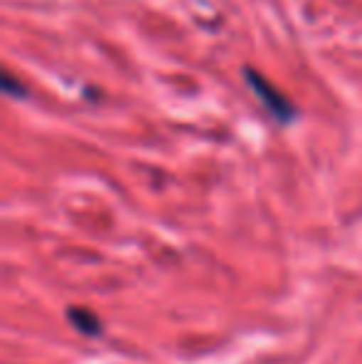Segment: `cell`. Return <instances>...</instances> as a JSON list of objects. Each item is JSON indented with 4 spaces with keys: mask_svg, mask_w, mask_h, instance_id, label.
<instances>
[{
    "mask_svg": "<svg viewBox=\"0 0 362 364\" xmlns=\"http://www.w3.org/2000/svg\"><path fill=\"white\" fill-rule=\"evenodd\" d=\"M68 317L73 320V325L78 327V330L82 332V335L95 337V335H100V332H102L100 317L92 315V312H90V310H85V307H70V310H68Z\"/></svg>",
    "mask_w": 362,
    "mask_h": 364,
    "instance_id": "cell-2",
    "label": "cell"
},
{
    "mask_svg": "<svg viewBox=\"0 0 362 364\" xmlns=\"http://www.w3.org/2000/svg\"><path fill=\"white\" fill-rule=\"evenodd\" d=\"M3 92H5V95H10V97H25L23 85H18V82H15L8 73L3 75Z\"/></svg>",
    "mask_w": 362,
    "mask_h": 364,
    "instance_id": "cell-3",
    "label": "cell"
},
{
    "mask_svg": "<svg viewBox=\"0 0 362 364\" xmlns=\"http://www.w3.org/2000/svg\"><path fill=\"white\" fill-rule=\"evenodd\" d=\"M246 82L251 85V90L256 92V97L263 102V105H266V109L271 112L275 119H278V122H290V119H293V114H295L293 105H290V102L285 100V97L280 95V92L275 90V87L261 73L246 68Z\"/></svg>",
    "mask_w": 362,
    "mask_h": 364,
    "instance_id": "cell-1",
    "label": "cell"
}]
</instances>
